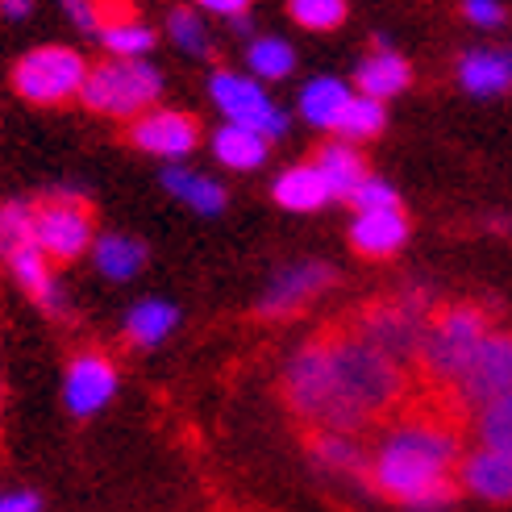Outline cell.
<instances>
[{
	"mask_svg": "<svg viewBox=\"0 0 512 512\" xmlns=\"http://www.w3.org/2000/svg\"><path fill=\"white\" fill-rule=\"evenodd\" d=\"M458 488L479 500L508 504L512 500V454L479 446L475 454H467L463 463H458Z\"/></svg>",
	"mask_w": 512,
	"mask_h": 512,
	"instance_id": "obj_16",
	"label": "cell"
},
{
	"mask_svg": "<svg viewBox=\"0 0 512 512\" xmlns=\"http://www.w3.org/2000/svg\"><path fill=\"white\" fill-rule=\"evenodd\" d=\"M404 242H408L404 209H371V213H358L350 225V246L363 259H392Z\"/></svg>",
	"mask_w": 512,
	"mask_h": 512,
	"instance_id": "obj_17",
	"label": "cell"
},
{
	"mask_svg": "<svg viewBox=\"0 0 512 512\" xmlns=\"http://www.w3.org/2000/svg\"><path fill=\"white\" fill-rule=\"evenodd\" d=\"M433 313H438L433 309V292L417 284V288H404L400 296L363 304L358 313L342 317V325L363 342H371L379 354H388L396 367L417 371V354Z\"/></svg>",
	"mask_w": 512,
	"mask_h": 512,
	"instance_id": "obj_4",
	"label": "cell"
},
{
	"mask_svg": "<svg viewBox=\"0 0 512 512\" xmlns=\"http://www.w3.org/2000/svg\"><path fill=\"white\" fill-rule=\"evenodd\" d=\"M63 13L80 34H100V21H105L100 0H63Z\"/></svg>",
	"mask_w": 512,
	"mask_h": 512,
	"instance_id": "obj_35",
	"label": "cell"
},
{
	"mask_svg": "<svg viewBox=\"0 0 512 512\" xmlns=\"http://www.w3.org/2000/svg\"><path fill=\"white\" fill-rule=\"evenodd\" d=\"M321 338H325V354H329V371H334V383H338V396L367 425L396 417L408 404V371L396 367L388 354H379L371 342L350 334L342 321L321 329Z\"/></svg>",
	"mask_w": 512,
	"mask_h": 512,
	"instance_id": "obj_2",
	"label": "cell"
},
{
	"mask_svg": "<svg viewBox=\"0 0 512 512\" xmlns=\"http://www.w3.org/2000/svg\"><path fill=\"white\" fill-rule=\"evenodd\" d=\"M504 392H512V329H492V334L479 342L467 371L458 375V383L442 396L463 417H475L483 404Z\"/></svg>",
	"mask_w": 512,
	"mask_h": 512,
	"instance_id": "obj_9",
	"label": "cell"
},
{
	"mask_svg": "<svg viewBox=\"0 0 512 512\" xmlns=\"http://www.w3.org/2000/svg\"><path fill=\"white\" fill-rule=\"evenodd\" d=\"M288 13L300 30L329 34L346 21V0H288Z\"/></svg>",
	"mask_w": 512,
	"mask_h": 512,
	"instance_id": "obj_32",
	"label": "cell"
},
{
	"mask_svg": "<svg viewBox=\"0 0 512 512\" xmlns=\"http://www.w3.org/2000/svg\"><path fill=\"white\" fill-rule=\"evenodd\" d=\"M34 242L50 263H75L96 242V221L84 196L55 192L34 209Z\"/></svg>",
	"mask_w": 512,
	"mask_h": 512,
	"instance_id": "obj_8",
	"label": "cell"
},
{
	"mask_svg": "<svg viewBox=\"0 0 512 512\" xmlns=\"http://www.w3.org/2000/svg\"><path fill=\"white\" fill-rule=\"evenodd\" d=\"M246 67L259 80H284V75L296 71V50L284 38H254L246 46Z\"/></svg>",
	"mask_w": 512,
	"mask_h": 512,
	"instance_id": "obj_29",
	"label": "cell"
},
{
	"mask_svg": "<svg viewBox=\"0 0 512 512\" xmlns=\"http://www.w3.org/2000/svg\"><path fill=\"white\" fill-rule=\"evenodd\" d=\"M5 263H9L13 279L21 284V292L30 296L42 313H50V317H63V313H67V292H63L59 275H55V263H50L46 254L38 250V242L13 250Z\"/></svg>",
	"mask_w": 512,
	"mask_h": 512,
	"instance_id": "obj_14",
	"label": "cell"
},
{
	"mask_svg": "<svg viewBox=\"0 0 512 512\" xmlns=\"http://www.w3.org/2000/svg\"><path fill=\"white\" fill-rule=\"evenodd\" d=\"M130 142L155 159L179 163L200 146V121L179 109H150L130 121Z\"/></svg>",
	"mask_w": 512,
	"mask_h": 512,
	"instance_id": "obj_12",
	"label": "cell"
},
{
	"mask_svg": "<svg viewBox=\"0 0 512 512\" xmlns=\"http://www.w3.org/2000/svg\"><path fill=\"white\" fill-rule=\"evenodd\" d=\"M463 413L442 396L429 392L425 404L408 400L371 450L367 479L379 496H388L413 512H442L458 496V463H463Z\"/></svg>",
	"mask_w": 512,
	"mask_h": 512,
	"instance_id": "obj_1",
	"label": "cell"
},
{
	"mask_svg": "<svg viewBox=\"0 0 512 512\" xmlns=\"http://www.w3.org/2000/svg\"><path fill=\"white\" fill-rule=\"evenodd\" d=\"M350 204H354L358 213H371V209H400V196H396V188L388 184V179L367 175L363 184L350 192Z\"/></svg>",
	"mask_w": 512,
	"mask_h": 512,
	"instance_id": "obj_34",
	"label": "cell"
},
{
	"mask_svg": "<svg viewBox=\"0 0 512 512\" xmlns=\"http://www.w3.org/2000/svg\"><path fill=\"white\" fill-rule=\"evenodd\" d=\"M383 130V100L375 96H363V92H354L346 100V109H342V121H338V130L342 138H371Z\"/></svg>",
	"mask_w": 512,
	"mask_h": 512,
	"instance_id": "obj_30",
	"label": "cell"
},
{
	"mask_svg": "<svg viewBox=\"0 0 512 512\" xmlns=\"http://www.w3.org/2000/svg\"><path fill=\"white\" fill-rule=\"evenodd\" d=\"M196 5L204 9V13H217V17H242L246 9H250V0H196Z\"/></svg>",
	"mask_w": 512,
	"mask_h": 512,
	"instance_id": "obj_38",
	"label": "cell"
},
{
	"mask_svg": "<svg viewBox=\"0 0 512 512\" xmlns=\"http://www.w3.org/2000/svg\"><path fill=\"white\" fill-rule=\"evenodd\" d=\"M458 80L475 96H500L512 88V50H471L458 63Z\"/></svg>",
	"mask_w": 512,
	"mask_h": 512,
	"instance_id": "obj_22",
	"label": "cell"
},
{
	"mask_svg": "<svg viewBox=\"0 0 512 512\" xmlns=\"http://www.w3.org/2000/svg\"><path fill=\"white\" fill-rule=\"evenodd\" d=\"M488 334H492V321L479 304H446V309H438L429 317L425 342L417 354L421 383L429 392H450Z\"/></svg>",
	"mask_w": 512,
	"mask_h": 512,
	"instance_id": "obj_5",
	"label": "cell"
},
{
	"mask_svg": "<svg viewBox=\"0 0 512 512\" xmlns=\"http://www.w3.org/2000/svg\"><path fill=\"white\" fill-rule=\"evenodd\" d=\"M475 433H479V446L512 454V392H504V396H496V400H488L479 408Z\"/></svg>",
	"mask_w": 512,
	"mask_h": 512,
	"instance_id": "obj_28",
	"label": "cell"
},
{
	"mask_svg": "<svg viewBox=\"0 0 512 512\" xmlns=\"http://www.w3.org/2000/svg\"><path fill=\"white\" fill-rule=\"evenodd\" d=\"M117 363L100 350H80L63 371V408L71 417H96L117 396Z\"/></svg>",
	"mask_w": 512,
	"mask_h": 512,
	"instance_id": "obj_11",
	"label": "cell"
},
{
	"mask_svg": "<svg viewBox=\"0 0 512 512\" xmlns=\"http://www.w3.org/2000/svg\"><path fill=\"white\" fill-rule=\"evenodd\" d=\"M279 392L284 404L292 408V417L304 421L309 429H338V433H363L371 429L354 408L338 396L334 371H329V354H325V338H309L304 346H296V354L284 363V379H279Z\"/></svg>",
	"mask_w": 512,
	"mask_h": 512,
	"instance_id": "obj_3",
	"label": "cell"
},
{
	"mask_svg": "<svg viewBox=\"0 0 512 512\" xmlns=\"http://www.w3.org/2000/svg\"><path fill=\"white\" fill-rule=\"evenodd\" d=\"M350 96L354 92L342 80H329V75H321V80L304 84V92H300V117L309 125H317V130H338L342 109H346Z\"/></svg>",
	"mask_w": 512,
	"mask_h": 512,
	"instance_id": "obj_27",
	"label": "cell"
},
{
	"mask_svg": "<svg viewBox=\"0 0 512 512\" xmlns=\"http://www.w3.org/2000/svg\"><path fill=\"white\" fill-rule=\"evenodd\" d=\"M88 80V59L71 46H34L13 63V92L25 105L55 109L67 100H80Z\"/></svg>",
	"mask_w": 512,
	"mask_h": 512,
	"instance_id": "obj_7",
	"label": "cell"
},
{
	"mask_svg": "<svg viewBox=\"0 0 512 512\" xmlns=\"http://www.w3.org/2000/svg\"><path fill=\"white\" fill-rule=\"evenodd\" d=\"M0 512H46L34 488H5L0 492Z\"/></svg>",
	"mask_w": 512,
	"mask_h": 512,
	"instance_id": "obj_36",
	"label": "cell"
},
{
	"mask_svg": "<svg viewBox=\"0 0 512 512\" xmlns=\"http://www.w3.org/2000/svg\"><path fill=\"white\" fill-rule=\"evenodd\" d=\"M463 13H467V21L483 25V30H492V25H500V21H504L500 0H463Z\"/></svg>",
	"mask_w": 512,
	"mask_h": 512,
	"instance_id": "obj_37",
	"label": "cell"
},
{
	"mask_svg": "<svg viewBox=\"0 0 512 512\" xmlns=\"http://www.w3.org/2000/svg\"><path fill=\"white\" fill-rule=\"evenodd\" d=\"M88 254H92L96 271L113 279V284H125V279H134L146 267V246L130 234H100Z\"/></svg>",
	"mask_w": 512,
	"mask_h": 512,
	"instance_id": "obj_24",
	"label": "cell"
},
{
	"mask_svg": "<svg viewBox=\"0 0 512 512\" xmlns=\"http://www.w3.org/2000/svg\"><path fill=\"white\" fill-rule=\"evenodd\" d=\"M209 96H213V105L225 113V121L246 125V130L263 134V138H279L288 130V117L279 113V105L263 92V84L250 80V75L217 71L209 80Z\"/></svg>",
	"mask_w": 512,
	"mask_h": 512,
	"instance_id": "obj_10",
	"label": "cell"
},
{
	"mask_svg": "<svg viewBox=\"0 0 512 512\" xmlns=\"http://www.w3.org/2000/svg\"><path fill=\"white\" fill-rule=\"evenodd\" d=\"M34 13V0H0V17H9V21H25Z\"/></svg>",
	"mask_w": 512,
	"mask_h": 512,
	"instance_id": "obj_39",
	"label": "cell"
},
{
	"mask_svg": "<svg viewBox=\"0 0 512 512\" xmlns=\"http://www.w3.org/2000/svg\"><path fill=\"white\" fill-rule=\"evenodd\" d=\"M408 80H413V71H408V63L396 55V50L388 46H375L371 55L358 63L354 71V88L363 96H375V100H392L408 88Z\"/></svg>",
	"mask_w": 512,
	"mask_h": 512,
	"instance_id": "obj_18",
	"label": "cell"
},
{
	"mask_svg": "<svg viewBox=\"0 0 512 512\" xmlns=\"http://www.w3.org/2000/svg\"><path fill=\"white\" fill-rule=\"evenodd\" d=\"M309 454H313V463L338 475H367L371 467V450H363V442L354 433H338V429H313Z\"/></svg>",
	"mask_w": 512,
	"mask_h": 512,
	"instance_id": "obj_20",
	"label": "cell"
},
{
	"mask_svg": "<svg viewBox=\"0 0 512 512\" xmlns=\"http://www.w3.org/2000/svg\"><path fill=\"white\" fill-rule=\"evenodd\" d=\"M163 188H167L179 204H188V209H196V213H204V217H213V213L225 209V188L217 184V179L200 175V171L167 167V171H163Z\"/></svg>",
	"mask_w": 512,
	"mask_h": 512,
	"instance_id": "obj_26",
	"label": "cell"
},
{
	"mask_svg": "<svg viewBox=\"0 0 512 512\" xmlns=\"http://www.w3.org/2000/svg\"><path fill=\"white\" fill-rule=\"evenodd\" d=\"M329 284H334V267L329 263H313V259L292 263L267 284V292L259 300V317H271V321L275 317H292L309 300H317Z\"/></svg>",
	"mask_w": 512,
	"mask_h": 512,
	"instance_id": "obj_13",
	"label": "cell"
},
{
	"mask_svg": "<svg viewBox=\"0 0 512 512\" xmlns=\"http://www.w3.org/2000/svg\"><path fill=\"white\" fill-rule=\"evenodd\" d=\"M313 163H317V171L325 175L329 196H334V200H350V192L371 175V171H367V159L358 155L350 142H325V146L317 150Z\"/></svg>",
	"mask_w": 512,
	"mask_h": 512,
	"instance_id": "obj_23",
	"label": "cell"
},
{
	"mask_svg": "<svg viewBox=\"0 0 512 512\" xmlns=\"http://www.w3.org/2000/svg\"><path fill=\"white\" fill-rule=\"evenodd\" d=\"M167 34H171V42H175L179 50H188V55H196V59H204V55L213 50L209 30H204V21H200L196 9H175V13L167 17Z\"/></svg>",
	"mask_w": 512,
	"mask_h": 512,
	"instance_id": "obj_33",
	"label": "cell"
},
{
	"mask_svg": "<svg viewBox=\"0 0 512 512\" xmlns=\"http://www.w3.org/2000/svg\"><path fill=\"white\" fill-rule=\"evenodd\" d=\"M267 142L271 138L246 130V125L225 121L221 130L213 134V155L229 171H254V167H263V159H267Z\"/></svg>",
	"mask_w": 512,
	"mask_h": 512,
	"instance_id": "obj_25",
	"label": "cell"
},
{
	"mask_svg": "<svg viewBox=\"0 0 512 512\" xmlns=\"http://www.w3.org/2000/svg\"><path fill=\"white\" fill-rule=\"evenodd\" d=\"M179 325V309L171 300H159V296H150V300H138L130 313H125L121 329H125V342L138 346V350H150V346H159L171 338V329Z\"/></svg>",
	"mask_w": 512,
	"mask_h": 512,
	"instance_id": "obj_21",
	"label": "cell"
},
{
	"mask_svg": "<svg viewBox=\"0 0 512 512\" xmlns=\"http://www.w3.org/2000/svg\"><path fill=\"white\" fill-rule=\"evenodd\" d=\"M275 200H279V209H288V213H317L325 209L329 200V184H325V175L317 171V163H300V167H288L284 175L275 179Z\"/></svg>",
	"mask_w": 512,
	"mask_h": 512,
	"instance_id": "obj_19",
	"label": "cell"
},
{
	"mask_svg": "<svg viewBox=\"0 0 512 512\" xmlns=\"http://www.w3.org/2000/svg\"><path fill=\"white\" fill-rule=\"evenodd\" d=\"M100 13H105V21H100V42H105L109 59H146L150 46H155V30L134 17L130 0H100Z\"/></svg>",
	"mask_w": 512,
	"mask_h": 512,
	"instance_id": "obj_15",
	"label": "cell"
},
{
	"mask_svg": "<svg viewBox=\"0 0 512 512\" xmlns=\"http://www.w3.org/2000/svg\"><path fill=\"white\" fill-rule=\"evenodd\" d=\"M163 96V71L146 59H105L88 67V80L80 92V105L113 117V121H134L150 113Z\"/></svg>",
	"mask_w": 512,
	"mask_h": 512,
	"instance_id": "obj_6",
	"label": "cell"
},
{
	"mask_svg": "<svg viewBox=\"0 0 512 512\" xmlns=\"http://www.w3.org/2000/svg\"><path fill=\"white\" fill-rule=\"evenodd\" d=\"M34 242V204L9 200L0 204V259H9L13 250Z\"/></svg>",
	"mask_w": 512,
	"mask_h": 512,
	"instance_id": "obj_31",
	"label": "cell"
}]
</instances>
